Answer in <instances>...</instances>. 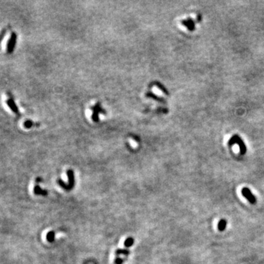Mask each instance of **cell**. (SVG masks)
<instances>
[{"label": "cell", "mask_w": 264, "mask_h": 264, "mask_svg": "<svg viewBox=\"0 0 264 264\" xmlns=\"http://www.w3.org/2000/svg\"><path fill=\"white\" fill-rule=\"evenodd\" d=\"M67 178H68V182H69L68 190H71L72 189L73 186H74V173H73L72 169H67Z\"/></svg>", "instance_id": "5"}, {"label": "cell", "mask_w": 264, "mask_h": 264, "mask_svg": "<svg viewBox=\"0 0 264 264\" xmlns=\"http://www.w3.org/2000/svg\"><path fill=\"white\" fill-rule=\"evenodd\" d=\"M55 239V233L54 231H49L46 235V239L49 242H54Z\"/></svg>", "instance_id": "9"}, {"label": "cell", "mask_w": 264, "mask_h": 264, "mask_svg": "<svg viewBox=\"0 0 264 264\" xmlns=\"http://www.w3.org/2000/svg\"><path fill=\"white\" fill-rule=\"evenodd\" d=\"M227 223L228 222H227L225 220H221L218 223V230L220 231H224L227 227Z\"/></svg>", "instance_id": "8"}, {"label": "cell", "mask_w": 264, "mask_h": 264, "mask_svg": "<svg viewBox=\"0 0 264 264\" xmlns=\"http://www.w3.org/2000/svg\"><path fill=\"white\" fill-rule=\"evenodd\" d=\"M123 262V259L120 258V257H116L115 260H114V263L115 264H122Z\"/></svg>", "instance_id": "15"}, {"label": "cell", "mask_w": 264, "mask_h": 264, "mask_svg": "<svg viewBox=\"0 0 264 264\" xmlns=\"http://www.w3.org/2000/svg\"><path fill=\"white\" fill-rule=\"evenodd\" d=\"M16 40H17V35L16 32H13L11 35V38L8 40L7 44V54H12L15 49V46L16 44Z\"/></svg>", "instance_id": "1"}, {"label": "cell", "mask_w": 264, "mask_h": 264, "mask_svg": "<svg viewBox=\"0 0 264 264\" xmlns=\"http://www.w3.org/2000/svg\"><path fill=\"white\" fill-rule=\"evenodd\" d=\"M92 110H93V114H92V119L94 122H99V113H105V111L102 109L101 106V103H97L95 106L91 107Z\"/></svg>", "instance_id": "2"}, {"label": "cell", "mask_w": 264, "mask_h": 264, "mask_svg": "<svg viewBox=\"0 0 264 264\" xmlns=\"http://www.w3.org/2000/svg\"><path fill=\"white\" fill-rule=\"evenodd\" d=\"M155 85H156V86H157V87H158L159 88V89H160V90H162V91L164 92V93H165L166 94H167V90H166L165 87H163V86H162V85H161L160 83H159V82H155Z\"/></svg>", "instance_id": "14"}, {"label": "cell", "mask_w": 264, "mask_h": 264, "mask_svg": "<svg viewBox=\"0 0 264 264\" xmlns=\"http://www.w3.org/2000/svg\"><path fill=\"white\" fill-rule=\"evenodd\" d=\"M7 30L6 28L2 29V30L0 31V44H1V42L2 41L4 38H5L6 34H7Z\"/></svg>", "instance_id": "13"}, {"label": "cell", "mask_w": 264, "mask_h": 264, "mask_svg": "<svg viewBox=\"0 0 264 264\" xmlns=\"http://www.w3.org/2000/svg\"><path fill=\"white\" fill-rule=\"evenodd\" d=\"M241 194L251 204H255L257 202V199L255 196L252 193V192L249 190L248 188L243 187L241 189Z\"/></svg>", "instance_id": "3"}, {"label": "cell", "mask_w": 264, "mask_h": 264, "mask_svg": "<svg viewBox=\"0 0 264 264\" xmlns=\"http://www.w3.org/2000/svg\"><path fill=\"white\" fill-rule=\"evenodd\" d=\"M133 243H134V239H133L132 238H128L126 241H125L124 245L125 247H130L132 246Z\"/></svg>", "instance_id": "10"}, {"label": "cell", "mask_w": 264, "mask_h": 264, "mask_svg": "<svg viewBox=\"0 0 264 264\" xmlns=\"http://www.w3.org/2000/svg\"><path fill=\"white\" fill-rule=\"evenodd\" d=\"M145 96H146V97H148V98H151V99H154L156 101L163 102V103L164 102L163 99H161V98L159 97V96H157L156 95H155V94L153 93L152 92H148V93H146V94H145Z\"/></svg>", "instance_id": "7"}, {"label": "cell", "mask_w": 264, "mask_h": 264, "mask_svg": "<svg viewBox=\"0 0 264 264\" xmlns=\"http://www.w3.org/2000/svg\"><path fill=\"white\" fill-rule=\"evenodd\" d=\"M41 181H42V179L40 178H38L36 179V182H37V183H40V182Z\"/></svg>", "instance_id": "16"}, {"label": "cell", "mask_w": 264, "mask_h": 264, "mask_svg": "<svg viewBox=\"0 0 264 264\" xmlns=\"http://www.w3.org/2000/svg\"><path fill=\"white\" fill-rule=\"evenodd\" d=\"M6 104H7L8 107L11 109L12 112H13L14 113L17 114V115H20L19 109H18L17 105H16L15 101H14V99L13 97H11H11L8 98L7 101H6Z\"/></svg>", "instance_id": "4"}, {"label": "cell", "mask_w": 264, "mask_h": 264, "mask_svg": "<svg viewBox=\"0 0 264 264\" xmlns=\"http://www.w3.org/2000/svg\"><path fill=\"white\" fill-rule=\"evenodd\" d=\"M33 126H35V124L34 122H32V120H26V121L24 123V128H30Z\"/></svg>", "instance_id": "11"}, {"label": "cell", "mask_w": 264, "mask_h": 264, "mask_svg": "<svg viewBox=\"0 0 264 264\" xmlns=\"http://www.w3.org/2000/svg\"><path fill=\"white\" fill-rule=\"evenodd\" d=\"M129 253L130 252L127 250V249H118V250H116L115 252L116 255H120V254H122V255H129Z\"/></svg>", "instance_id": "12"}, {"label": "cell", "mask_w": 264, "mask_h": 264, "mask_svg": "<svg viewBox=\"0 0 264 264\" xmlns=\"http://www.w3.org/2000/svg\"><path fill=\"white\" fill-rule=\"evenodd\" d=\"M34 192L35 194L43 196L47 195V193H48V192L46 191V190H43L38 185H36L35 187H34Z\"/></svg>", "instance_id": "6"}]
</instances>
